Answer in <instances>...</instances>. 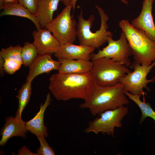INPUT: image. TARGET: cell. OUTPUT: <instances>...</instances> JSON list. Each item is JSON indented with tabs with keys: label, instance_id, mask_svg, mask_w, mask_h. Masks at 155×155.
Instances as JSON below:
<instances>
[{
	"label": "cell",
	"instance_id": "obj_1",
	"mask_svg": "<svg viewBox=\"0 0 155 155\" xmlns=\"http://www.w3.org/2000/svg\"><path fill=\"white\" fill-rule=\"evenodd\" d=\"M49 81V88L53 96L64 101L74 98L86 101L96 85L91 72L84 74L58 72L52 75Z\"/></svg>",
	"mask_w": 155,
	"mask_h": 155
},
{
	"label": "cell",
	"instance_id": "obj_2",
	"mask_svg": "<svg viewBox=\"0 0 155 155\" xmlns=\"http://www.w3.org/2000/svg\"><path fill=\"white\" fill-rule=\"evenodd\" d=\"M122 85L118 82L112 86L96 85L90 98L79 105L87 108L94 116L105 111L113 110L129 103Z\"/></svg>",
	"mask_w": 155,
	"mask_h": 155
},
{
	"label": "cell",
	"instance_id": "obj_3",
	"mask_svg": "<svg viewBox=\"0 0 155 155\" xmlns=\"http://www.w3.org/2000/svg\"><path fill=\"white\" fill-rule=\"evenodd\" d=\"M119 26L124 33L135 61L145 65L155 60V42L149 38L142 31L133 27L129 22L122 20Z\"/></svg>",
	"mask_w": 155,
	"mask_h": 155
},
{
	"label": "cell",
	"instance_id": "obj_4",
	"mask_svg": "<svg viewBox=\"0 0 155 155\" xmlns=\"http://www.w3.org/2000/svg\"><path fill=\"white\" fill-rule=\"evenodd\" d=\"M101 18V25L99 29L93 32L91 30L95 17L92 15L87 20L83 17L82 11L78 16V23L77 25V37L80 45L88 46L98 49L107 42L108 39L113 37L112 32L107 30V24L109 18L102 9L95 5Z\"/></svg>",
	"mask_w": 155,
	"mask_h": 155
},
{
	"label": "cell",
	"instance_id": "obj_5",
	"mask_svg": "<svg viewBox=\"0 0 155 155\" xmlns=\"http://www.w3.org/2000/svg\"><path fill=\"white\" fill-rule=\"evenodd\" d=\"M92 61L91 72L96 84L100 86H114L121 78L131 72L125 65L112 59L102 57Z\"/></svg>",
	"mask_w": 155,
	"mask_h": 155
},
{
	"label": "cell",
	"instance_id": "obj_6",
	"mask_svg": "<svg viewBox=\"0 0 155 155\" xmlns=\"http://www.w3.org/2000/svg\"><path fill=\"white\" fill-rule=\"evenodd\" d=\"M72 8L71 6H66L44 28L49 30L62 44H73L77 37V23L71 15Z\"/></svg>",
	"mask_w": 155,
	"mask_h": 155
},
{
	"label": "cell",
	"instance_id": "obj_7",
	"mask_svg": "<svg viewBox=\"0 0 155 155\" xmlns=\"http://www.w3.org/2000/svg\"><path fill=\"white\" fill-rule=\"evenodd\" d=\"M131 65L134 70L133 71L127 74L119 80L118 82L122 85L125 92L127 91L133 95L140 96L143 95L144 99V96L146 93L144 91V88L149 91L147 84L154 82L155 81V75L151 79H147L148 74L155 66V61L150 65H145L134 60Z\"/></svg>",
	"mask_w": 155,
	"mask_h": 155
},
{
	"label": "cell",
	"instance_id": "obj_8",
	"mask_svg": "<svg viewBox=\"0 0 155 155\" xmlns=\"http://www.w3.org/2000/svg\"><path fill=\"white\" fill-rule=\"evenodd\" d=\"M128 112V108L124 106L105 111L98 114L99 117L90 121L84 131L86 133L92 132L96 134L101 132L114 136L115 128L122 127L121 121Z\"/></svg>",
	"mask_w": 155,
	"mask_h": 155
},
{
	"label": "cell",
	"instance_id": "obj_9",
	"mask_svg": "<svg viewBox=\"0 0 155 155\" xmlns=\"http://www.w3.org/2000/svg\"><path fill=\"white\" fill-rule=\"evenodd\" d=\"M107 42L108 44L102 50H99L96 53H92L90 55L92 61L102 57L112 59L121 63L127 67L130 66L131 63L129 57L132 55L124 33L121 30L120 38L114 40L112 37L109 38Z\"/></svg>",
	"mask_w": 155,
	"mask_h": 155
},
{
	"label": "cell",
	"instance_id": "obj_10",
	"mask_svg": "<svg viewBox=\"0 0 155 155\" xmlns=\"http://www.w3.org/2000/svg\"><path fill=\"white\" fill-rule=\"evenodd\" d=\"M154 0H143L140 14L132 21L131 24L134 28L143 31L149 38L155 42V25L152 14Z\"/></svg>",
	"mask_w": 155,
	"mask_h": 155
},
{
	"label": "cell",
	"instance_id": "obj_11",
	"mask_svg": "<svg viewBox=\"0 0 155 155\" xmlns=\"http://www.w3.org/2000/svg\"><path fill=\"white\" fill-rule=\"evenodd\" d=\"M51 33L45 28L33 31V43L36 47L38 54H54L60 48L62 44Z\"/></svg>",
	"mask_w": 155,
	"mask_h": 155
},
{
	"label": "cell",
	"instance_id": "obj_12",
	"mask_svg": "<svg viewBox=\"0 0 155 155\" xmlns=\"http://www.w3.org/2000/svg\"><path fill=\"white\" fill-rule=\"evenodd\" d=\"M51 53L38 54L30 65L26 81L32 82L36 76L43 73H48L53 70L59 69L61 64L53 60Z\"/></svg>",
	"mask_w": 155,
	"mask_h": 155
},
{
	"label": "cell",
	"instance_id": "obj_13",
	"mask_svg": "<svg viewBox=\"0 0 155 155\" xmlns=\"http://www.w3.org/2000/svg\"><path fill=\"white\" fill-rule=\"evenodd\" d=\"M28 131L26 128V122L22 118L12 116L6 117L5 123L1 131V138L0 146H4L8 140L12 137L18 136L25 138Z\"/></svg>",
	"mask_w": 155,
	"mask_h": 155
},
{
	"label": "cell",
	"instance_id": "obj_14",
	"mask_svg": "<svg viewBox=\"0 0 155 155\" xmlns=\"http://www.w3.org/2000/svg\"><path fill=\"white\" fill-rule=\"evenodd\" d=\"M95 49L88 46L77 45L72 43H65L62 44L59 50L54 53V55L58 59L90 60L91 59V54Z\"/></svg>",
	"mask_w": 155,
	"mask_h": 155
},
{
	"label": "cell",
	"instance_id": "obj_15",
	"mask_svg": "<svg viewBox=\"0 0 155 155\" xmlns=\"http://www.w3.org/2000/svg\"><path fill=\"white\" fill-rule=\"evenodd\" d=\"M51 100V94L48 93L44 103H42L40 105L38 112L32 119L26 122V129L37 137L41 136L46 138L49 136L47 127L44 124V112Z\"/></svg>",
	"mask_w": 155,
	"mask_h": 155
},
{
	"label": "cell",
	"instance_id": "obj_16",
	"mask_svg": "<svg viewBox=\"0 0 155 155\" xmlns=\"http://www.w3.org/2000/svg\"><path fill=\"white\" fill-rule=\"evenodd\" d=\"M61 64L58 72L65 73L84 74L91 72L92 61L82 59L75 60L59 58Z\"/></svg>",
	"mask_w": 155,
	"mask_h": 155
},
{
	"label": "cell",
	"instance_id": "obj_17",
	"mask_svg": "<svg viewBox=\"0 0 155 155\" xmlns=\"http://www.w3.org/2000/svg\"><path fill=\"white\" fill-rule=\"evenodd\" d=\"M60 0H39L35 16L39 22L41 29L44 28L52 21L53 13L57 10Z\"/></svg>",
	"mask_w": 155,
	"mask_h": 155
},
{
	"label": "cell",
	"instance_id": "obj_18",
	"mask_svg": "<svg viewBox=\"0 0 155 155\" xmlns=\"http://www.w3.org/2000/svg\"><path fill=\"white\" fill-rule=\"evenodd\" d=\"M6 15H13L27 18L34 24L37 30L40 28L39 22L36 16L22 4L18 3L8 4L4 6L0 14V17Z\"/></svg>",
	"mask_w": 155,
	"mask_h": 155
},
{
	"label": "cell",
	"instance_id": "obj_19",
	"mask_svg": "<svg viewBox=\"0 0 155 155\" xmlns=\"http://www.w3.org/2000/svg\"><path fill=\"white\" fill-rule=\"evenodd\" d=\"M32 82L26 81L22 85L16 97L18 99V106L15 117L22 118L23 110L29 102L32 93Z\"/></svg>",
	"mask_w": 155,
	"mask_h": 155
},
{
	"label": "cell",
	"instance_id": "obj_20",
	"mask_svg": "<svg viewBox=\"0 0 155 155\" xmlns=\"http://www.w3.org/2000/svg\"><path fill=\"white\" fill-rule=\"evenodd\" d=\"M125 94L133 101L139 107L142 112V116L140 118V124H141L146 118L149 117L155 121V112L152 109L148 103L143 101L140 99V96L133 95L127 91L125 92Z\"/></svg>",
	"mask_w": 155,
	"mask_h": 155
},
{
	"label": "cell",
	"instance_id": "obj_21",
	"mask_svg": "<svg viewBox=\"0 0 155 155\" xmlns=\"http://www.w3.org/2000/svg\"><path fill=\"white\" fill-rule=\"evenodd\" d=\"M38 55V49L34 44L26 42L22 48L23 64L25 67H29Z\"/></svg>",
	"mask_w": 155,
	"mask_h": 155
},
{
	"label": "cell",
	"instance_id": "obj_22",
	"mask_svg": "<svg viewBox=\"0 0 155 155\" xmlns=\"http://www.w3.org/2000/svg\"><path fill=\"white\" fill-rule=\"evenodd\" d=\"M22 47L18 44L15 46H10L5 49H2L0 55L4 60L10 59L18 62L22 64L23 61L22 56Z\"/></svg>",
	"mask_w": 155,
	"mask_h": 155
},
{
	"label": "cell",
	"instance_id": "obj_23",
	"mask_svg": "<svg viewBox=\"0 0 155 155\" xmlns=\"http://www.w3.org/2000/svg\"><path fill=\"white\" fill-rule=\"evenodd\" d=\"M40 143V147L37 149L36 153L38 155H55V152L49 145L44 137H37Z\"/></svg>",
	"mask_w": 155,
	"mask_h": 155
},
{
	"label": "cell",
	"instance_id": "obj_24",
	"mask_svg": "<svg viewBox=\"0 0 155 155\" xmlns=\"http://www.w3.org/2000/svg\"><path fill=\"white\" fill-rule=\"evenodd\" d=\"M22 64L20 63L10 59L5 60L4 68L5 72L10 74H13L20 69Z\"/></svg>",
	"mask_w": 155,
	"mask_h": 155
},
{
	"label": "cell",
	"instance_id": "obj_25",
	"mask_svg": "<svg viewBox=\"0 0 155 155\" xmlns=\"http://www.w3.org/2000/svg\"><path fill=\"white\" fill-rule=\"evenodd\" d=\"M39 0H18L19 3L27 8L33 14L36 15Z\"/></svg>",
	"mask_w": 155,
	"mask_h": 155
},
{
	"label": "cell",
	"instance_id": "obj_26",
	"mask_svg": "<svg viewBox=\"0 0 155 155\" xmlns=\"http://www.w3.org/2000/svg\"><path fill=\"white\" fill-rule=\"evenodd\" d=\"M78 0H61L60 1L62 2L63 4L66 6H71L73 8V10L75 8L76 3ZM123 3L126 5H128V2L126 0H120Z\"/></svg>",
	"mask_w": 155,
	"mask_h": 155
},
{
	"label": "cell",
	"instance_id": "obj_27",
	"mask_svg": "<svg viewBox=\"0 0 155 155\" xmlns=\"http://www.w3.org/2000/svg\"><path fill=\"white\" fill-rule=\"evenodd\" d=\"M18 155H38L36 153H34L31 152L25 146H24L18 151Z\"/></svg>",
	"mask_w": 155,
	"mask_h": 155
},
{
	"label": "cell",
	"instance_id": "obj_28",
	"mask_svg": "<svg viewBox=\"0 0 155 155\" xmlns=\"http://www.w3.org/2000/svg\"><path fill=\"white\" fill-rule=\"evenodd\" d=\"M18 3V0H0V9L3 10L4 6L6 5Z\"/></svg>",
	"mask_w": 155,
	"mask_h": 155
},
{
	"label": "cell",
	"instance_id": "obj_29",
	"mask_svg": "<svg viewBox=\"0 0 155 155\" xmlns=\"http://www.w3.org/2000/svg\"><path fill=\"white\" fill-rule=\"evenodd\" d=\"M4 60L0 55V76L1 77L4 75L5 72L4 68Z\"/></svg>",
	"mask_w": 155,
	"mask_h": 155
}]
</instances>
